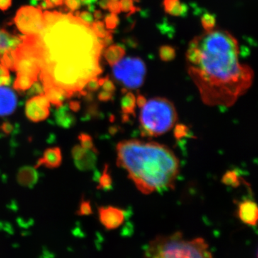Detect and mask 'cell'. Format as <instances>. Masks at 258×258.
<instances>
[{
	"label": "cell",
	"mask_w": 258,
	"mask_h": 258,
	"mask_svg": "<svg viewBox=\"0 0 258 258\" xmlns=\"http://www.w3.org/2000/svg\"><path fill=\"white\" fill-rule=\"evenodd\" d=\"M108 10L111 12V13L114 14H119L121 10H120L119 1H111L109 0L108 5Z\"/></svg>",
	"instance_id": "ab89813d"
},
{
	"label": "cell",
	"mask_w": 258,
	"mask_h": 258,
	"mask_svg": "<svg viewBox=\"0 0 258 258\" xmlns=\"http://www.w3.org/2000/svg\"><path fill=\"white\" fill-rule=\"evenodd\" d=\"M189 8L187 5L184 3H181V2L176 5L175 8H174L169 15L174 17H184L188 13Z\"/></svg>",
	"instance_id": "f546056e"
},
{
	"label": "cell",
	"mask_w": 258,
	"mask_h": 258,
	"mask_svg": "<svg viewBox=\"0 0 258 258\" xmlns=\"http://www.w3.org/2000/svg\"><path fill=\"white\" fill-rule=\"evenodd\" d=\"M14 126L9 121L3 122V124L0 125V130L5 134H10L13 132Z\"/></svg>",
	"instance_id": "b9f144b4"
},
{
	"label": "cell",
	"mask_w": 258,
	"mask_h": 258,
	"mask_svg": "<svg viewBox=\"0 0 258 258\" xmlns=\"http://www.w3.org/2000/svg\"><path fill=\"white\" fill-rule=\"evenodd\" d=\"M180 0H164L163 2V6H164V11L167 14H169L171 10L175 8L176 5L179 4Z\"/></svg>",
	"instance_id": "f35d334b"
},
{
	"label": "cell",
	"mask_w": 258,
	"mask_h": 258,
	"mask_svg": "<svg viewBox=\"0 0 258 258\" xmlns=\"http://www.w3.org/2000/svg\"><path fill=\"white\" fill-rule=\"evenodd\" d=\"M113 93H114L108 92V91H103H103L98 93V99L103 102L111 101V99H113Z\"/></svg>",
	"instance_id": "60d3db41"
},
{
	"label": "cell",
	"mask_w": 258,
	"mask_h": 258,
	"mask_svg": "<svg viewBox=\"0 0 258 258\" xmlns=\"http://www.w3.org/2000/svg\"><path fill=\"white\" fill-rule=\"evenodd\" d=\"M38 173L36 168L23 166L18 171L17 180L19 184L25 187L32 188L38 181Z\"/></svg>",
	"instance_id": "4fadbf2b"
},
{
	"label": "cell",
	"mask_w": 258,
	"mask_h": 258,
	"mask_svg": "<svg viewBox=\"0 0 258 258\" xmlns=\"http://www.w3.org/2000/svg\"><path fill=\"white\" fill-rule=\"evenodd\" d=\"M237 40L227 31H205L189 42L186 53L190 77L204 103L230 107L247 92L253 72L239 60Z\"/></svg>",
	"instance_id": "7a4b0ae2"
},
{
	"label": "cell",
	"mask_w": 258,
	"mask_h": 258,
	"mask_svg": "<svg viewBox=\"0 0 258 258\" xmlns=\"http://www.w3.org/2000/svg\"><path fill=\"white\" fill-rule=\"evenodd\" d=\"M101 87L103 91H108V92L114 93L115 91L114 83L109 79L108 76L104 78V81L101 85Z\"/></svg>",
	"instance_id": "74e56055"
},
{
	"label": "cell",
	"mask_w": 258,
	"mask_h": 258,
	"mask_svg": "<svg viewBox=\"0 0 258 258\" xmlns=\"http://www.w3.org/2000/svg\"><path fill=\"white\" fill-rule=\"evenodd\" d=\"M13 0H0V10L6 11L11 7Z\"/></svg>",
	"instance_id": "7bdbcfd3"
},
{
	"label": "cell",
	"mask_w": 258,
	"mask_h": 258,
	"mask_svg": "<svg viewBox=\"0 0 258 258\" xmlns=\"http://www.w3.org/2000/svg\"><path fill=\"white\" fill-rule=\"evenodd\" d=\"M111 1H119V0H111Z\"/></svg>",
	"instance_id": "f907efd6"
},
{
	"label": "cell",
	"mask_w": 258,
	"mask_h": 258,
	"mask_svg": "<svg viewBox=\"0 0 258 258\" xmlns=\"http://www.w3.org/2000/svg\"><path fill=\"white\" fill-rule=\"evenodd\" d=\"M12 79L7 68L0 64V86H9L11 85Z\"/></svg>",
	"instance_id": "f1b7e54d"
},
{
	"label": "cell",
	"mask_w": 258,
	"mask_h": 258,
	"mask_svg": "<svg viewBox=\"0 0 258 258\" xmlns=\"http://www.w3.org/2000/svg\"><path fill=\"white\" fill-rule=\"evenodd\" d=\"M98 152L87 150L79 160L75 161V165L81 171H89L93 169L97 162Z\"/></svg>",
	"instance_id": "2e32d148"
},
{
	"label": "cell",
	"mask_w": 258,
	"mask_h": 258,
	"mask_svg": "<svg viewBox=\"0 0 258 258\" xmlns=\"http://www.w3.org/2000/svg\"><path fill=\"white\" fill-rule=\"evenodd\" d=\"M112 68L115 79L125 89H138L144 84L147 67L139 57H123Z\"/></svg>",
	"instance_id": "8992f818"
},
{
	"label": "cell",
	"mask_w": 258,
	"mask_h": 258,
	"mask_svg": "<svg viewBox=\"0 0 258 258\" xmlns=\"http://www.w3.org/2000/svg\"><path fill=\"white\" fill-rule=\"evenodd\" d=\"M51 5H52V8L54 7L62 6L64 3V0H49Z\"/></svg>",
	"instance_id": "bcb514c9"
},
{
	"label": "cell",
	"mask_w": 258,
	"mask_h": 258,
	"mask_svg": "<svg viewBox=\"0 0 258 258\" xmlns=\"http://www.w3.org/2000/svg\"><path fill=\"white\" fill-rule=\"evenodd\" d=\"M104 22L107 30L113 31L119 25L120 20L117 14L111 13L105 16Z\"/></svg>",
	"instance_id": "4316f807"
},
{
	"label": "cell",
	"mask_w": 258,
	"mask_h": 258,
	"mask_svg": "<svg viewBox=\"0 0 258 258\" xmlns=\"http://www.w3.org/2000/svg\"><path fill=\"white\" fill-rule=\"evenodd\" d=\"M98 214L100 222L107 230H115L125 221V212L114 207L99 208Z\"/></svg>",
	"instance_id": "9c48e42d"
},
{
	"label": "cell",
	"mask_w": 258,
	"mask_h": 258,
	"mask_svg": "<svg viewBox=\"0 0 258 258\" xmlns=\"http://www.w3.org/2000/svg\"><path fill=\"white\" fill-rule=\"evenodd\" d=\"M28 94L31 96H35V95L42 94L43 92V86H42L41 83H39L38 81H35L32 84L31 88L28 90Z\"/></svg>",
	"instance_id": "e575fe53"
},
{
	"label": "cell",
	"mask_w": 258,
	"mask_h": 258,
	"mask_svg": "<svg viewBox=\"0 0 258 258\" xmlns=\"http://www.w3.org/2000/svg\"><path fill=\"white\" fill-rule=\"evenodd\" d=\"M93 18L96 19V20H101V18H103V13H102V12L100 11V10H97V11L94 12Z\"/></svg>",
	"instance_id": "681fc988"
},
{
	"label": "cell",
	"mask_w": 258,
	"mask_h": 258,
	"mask_svg": "<svg viewBox=\"0 0 258 258\" xmlns=\"http://www.w3.org/2000/svg\"><path fill=\"white\" fill-rule=\"evenodd\" d=\"M136 101H137V106L141 108L145 105V103H147V100L143 95L139 94L138 96H137V98H136Z\"/></svg>",
	"instance_id": "ee69618b"
},
{
	"label": "cell",
	"mask_w": 258,
	"mask_h": 258,
	"mask_svg": "<svg viewBox=\"0 0 258 258\" xmlns=\"http://www.w3.org/2000/svg\"><path fill=\"white\" fill-rule=\"evenodd\" d=\"M237 215L244 224L255 226L258 218L257 205L252 200H247L240 202L237 209Z\"/></svg>",
	"instance_id": "30bf717a"
},
{
	"label": "cell",
	"mask_w": 258,
	"mask_h": 258,
	"mask_svg": "<svg viewBox=\"0 0 258 258\" xmlns=\"http://www.w3.org/2000/svg\"><path fill=\"white\" fill-rule=\"evenodd\" d=\"M222 181L223 184L232 187H237L240 184V179L235 171H227L222 176Z\"/></svg>",
	"instance_id": "cb8c5ba5"
},
{
	"label": "cell",
	"mask_w": 258,
	"mask_h": 258,
	"mask_svg": "<svg viewBox=\"0 0 258 258\" xmlns=\"http://www.w3.org/2000/svg\"><path fill=\"white\" fill-rule=\"evenodd\" d=\"M18 106V98L13 90L0 86V116L12 114Z\"/></svg>",
	"instance_id": "8fae6325"
},
{
	"label": "cell",
	"mask_w": 258,
	"mask_h": 258,
	"mask_svg": "<svg viewBox=\"0 0 258 258\" xmlns=\"http://www.w3.org/2000/svg\"><path fill=\"white\" fill-rule=\"evenodd\" d=\"M70 109L73 111H78L81 108V105H80L79 102L77 101H71L69 105Z\"/></svg>",
	"instance_id": "f6af8a7d"
},
{
	"label": "cell",
	"mask_w": 258,
	"mask_h": 258,
	"mask_svg": "<svg viewBox=\"0 0 258 258\" xmlns=\"http://www.w3.org/2000/svg\"><path fill=\"white\" fill-rule=\"evenodd\" d=\"M189 132V128L183 124L176 125L174 129V137L176 139H181L186 137Z\"/></svg>",
	"instance_id": "d6a6232c"
},
{
	"label": "cell",
	"mask_w": 258,
	"mask_h": 258,
	"mask_svg": "<svg viewBox=\"0 0 258 258\" xmlns=\"http://www.w3.org/2000/svg\"><path fill=\"white\" fill-rule=\"evenodd\" d=\"M91 28L95 35L100 39H103L108 34L113 32L111 30H107L106 27H105L104 23H103L100 20L93 21V23L91 25Z\"/></svg>",
	"instance_id": "603a6c76"
},
{
	"label": "cell",
	"mask_w": 258,
	"mask_h": 258,
	"mask_svg": "<svg viewBox=\"0 0 258 258\" xmlns=\"http://www.w3.org/2000/svg\"><path fill=\"white\" fill-rule=\"evenodd\" d=\"M35 82V81L28 76L18 74L13 87L19 93L26 92Z\"/></svg>",
	"instance_id": "d6986e66"
},
{
	"label": "cell",
	"mask_w": 258,
	"mask_h": 258,
	"mask_svg": "<svg viewBox=\"0 0 258 258\" xmlns=\"http://www.w3.org/2000/svg\"><path fill=\"white\" fill-rule=\"evenodd\" d=\"M109 0H100L98 5L103 10H108V5Z\"/></svg>",
	"instance_id": "7dc6e473"
},
{
	"label": "cell",
	"mask_w": 258,
	"mask_h": 258,
	"mask_svg": "<svg viewBox=\"0 0 258 258\" xmlns=\"http://www.w3.org/2000/svg\"><path fill=\"white\" fill-rule=\"evenodd\" d=\"M35 1H37V0H35Z\"/></svg>",
	"instance_id": "f5cc1de1"
},
{
	"label": "cell",
	"mask_w": 258,
	"mask_h": 258,
	"mask_svg": "<svg viewBox=\"0 0 258 258\" xmlns=\"http://www.w3.org/2000/svg\"><path fill=\"white\" fill-rule=\"evenodd\" d=\"M141 108L139 122L144 137L152 138L167 133L177 120L175 106L166 98H152Z\"/></svg>",
	"instance_id": "5b68a950"
},
{
	"label": "cell",
	"mask_w": 258,
	"mask_h": 258,
	"mask_svg": "<svg viewBox=\"0 0 258 258\" xmlns=\"http://www.w3.org/2000/svg\"><path fill=\"white\" fill-rule=\"evenodd\" d=\"M86 151H87V149H85L84 148H83L81 146H75L72 149V157L74 161L79 160V159H81V158L84 155Z\"/></svg>",
	"instance_id": "836d02e7"
},
{
	"label": "cell",
	"mask_w": 258,
	"mask_h": 258,
	"mask_svg": "<svg viewBox=\"0 0 258 258\" xmlns=\"http://www.w3.org/2000/svg\"><path fill=\"white\" fill-rule=\"evenodd\" d=\"M112 178L110 174L109 168L108 165H106L102 173L101 176L98 179V189L103 190H109L112 186Z\"/></svg>",
	"instance_id": "44dd1931"
},
{
	"label": "cell",
	"mask_w": 258,
	"mask_h": 258,
	"mask_svg": "<svg viewBox=\"0 0 258 258\" xmlns=\"http://www.w3.org/2000/svg\"><path fill=\"white\" fill-rule=\"evenodd\" d=\"M80 142H81V146L85 149L87 150H96V148L94 147V144H93V139L91 136L88 135L87 134L82 133L80 134L79 137Z\"/></svg>",
	"instance_id": "83f0119b"
},
{
	"label": "cell",
	"mask_w": 258,
	"mask_h": 258,
	"mask_svg": "<svg viewBox=\"0 0 258 258\" xmlns=\"http://www.w3.org/2000/svg\"><path fill=\"white\" fill-rule=\"evenodd\" d=\"M201 23L205 31H210L215 28L216 25V18L215 15L206 13L202 16Z\"/></svg>",
	"instance_id": "d4e9b609"
},
{
	"label": "cell",
	"mask_w": 258,
	"mask_h": 258,
	"mask_svg": "<svg viewBox=\"0 0 258 258\" xmlns=\"http://www.w3.org/2000/svg\"><path fill=\"white\" fill-rule=\"evenodd\" d=\"M50 102L45 94L35 95L25 105V114L33 122L45 120L50 115Z\"/></svg>",
	"instance_id": "ba28073f"
},
{
	"label": "cell",
	"mask_w": 258,
	"mask_h": 258,
	"mask_svg": "<svg viewBox=\"0 0 258 258\" xmlns=\"http://www.w3.org/2000/svg\"><path fill=\"white\" fill-rule=\"evenodd\" d=\"M125 54L124 47L118 44H115V45H109V47L103 52V56L107 62L112 67L113 64L121 60L124 57Z\"/></svg>",
	"instance_id": "e0dca14e"
},
{
	"label": "cell",
	"mask_w": 258,
	"mask_h": 258,
	"mask_svg": "<svg viewBox=\"0 0 258 258\" xmlns=\"http://www.w3.org/2000/svg\"><path fill=\"white\" fill-rule=\"evenodd\" d=\"M14 23L20 32L25 35H39L45 25L41 8L22 7L17 12Z\"/></svg>",
	"instance_id": "52a82bcc"
},
{
	"label": "cell",
	"mask_w": 258,
	"mask_h": 258,
	"mask_svg": "<svg viewBox=\"0 0 258 258\" xmlns=\"http://www.w3.org/2000/svg\"><path fill=\"white\" fill-rule=\"evenodd\" d=\"M57 108L55 113V119L57 124L64 128L74 126L76 123V118L71 113L69 106L68 105H62Z\"/></svg>",
	"instance_id": "5bb4252c"
},
{
	"label": "cell",
	"mask_w": 258,
	"mask_h": 258,
	"mask_svg": "<svg viewBox=\"0 0 258 258\" xmlns=\"http://www.w3.org/2000/svg\"><path fill=\"white\" fill-rule=\"evenodd\" d=\"M144 256L155 258L212 257L208 244L201 237L185 240L183 234L159 235L144 248Z\"/></svg>",
	"instance_id": "277c9868"
},
{
	"label": "cell",
	"mask_w": 258,
	"mask_h": 258,
	"mask_svg": "<svg viewBox=\"0 0 258 258\" xmlns=\"http://www.w3.org/2000/svg\"><path fill=\"white\" fill-rule=\"evenodd\" d=\"M78 214L81 216H87L92 214V208H91V203L86 200H83L80 205L79 210Z\"/></svg>",
	"instance_id": "1f68e13d"
},
{
	"label": "cell",
	"mask_w": 258,
	"mask_h": 258,
	"mask_svg": "<svg viewBox=\"0 0 258 258\" xmlns=\"http://www.w3.org/2000/svg\"><path fill=\"white\" fill-rule=\"evenodd\" d=\"M137 106L136 97L133 93L126 91L124 93V96L120 100V108L122 113L125 118H128L129 115L135 116V109Z\"/></svg>",
	"instance_id": "ac0fdd59"
},
{
	"label": "cell",
	"mask_w": 258,
	"mask_h": 258,
	"mask_svg": "<svg viewBox=\"0 0 258 258\" xmlns=\"http://www.w3.org/2000/svg\"><path fill=\"white\" fill-rule=\"evenodd\" d=\"M43 90L49 101L56 107L62 106L64 100L69 98V95L64 90L53 85H47L43 86Z\"/></svg>",
	"instance_id": "9a60e30c"
},
{
	"label": "cell",
	"mask_w": 258,
	"mask_h": 258,
	"mask_svg": "<svg viewBox=\"0 0 258 258\" xmlns=\"http://www.w3.org/2000/svg\"><path fill=\"white\" fill-rule=\"evenodd\" d=\"M64 3L71 13L81 8V0H64Z\"/></svg>",
	"instance_id": "8d00e7d4"
},
{
	"label": "cell",
	"mask_w": 258,
	"mask_h": 258,
	"mask_svg": "<svg viewBox=\"0 0 258 258\" xmlns=\"http://www.w3.org/2000/svg\"><path fill=\"white\" fill-rule=\"evenodd\" d=\"M117 166L144 195L174 189L179 174V161L169 147L137 139L122 141L116 146Z\"/></svg>",
	"instance_id": "3957f363"
},
{
	"label": "cell",
	"mask_w": 258,
	"mask_h": 258,
	"mask_svg": "<svg viewBox=\"0 0 258 258\" xmlns=\"http://www.w3.org/2000/svg\"><path fill=\"white\" fill-rule=\"evenodd\" d=\"M0 32H1V28H0ZM0 35H1V32H0Z\"/></svg>",
	"instance_id": "816d5d0a"
},
{
	"label": "cell",
	"mask_w": 258,
	"mask_h": 258,
	"mask_svg": "<svg viewBox=\"0 0 258 258\" xmlns=\"http://www.w3.org/2000/svg\"><path fill=\"white\" fill-rule=\"evenodd\" d=\"M75 16L87 25H91L94 21L93 15L92 13H90V11L76 12Z\"/></svg>",
	"instance_id": "4dcf8cb0"
},
{
	"label": "cell",
	"mask_w": 258,
	"mask_h": 258,
	"mask_svg": "<svg viewBox=\"0 0 258 258\" xmlns=\"http://www.w3.org/2000/svg\"><path fill=\"white\" fill-rule=\"evenodd\" d=\"M137 0H119L120 10L123 13H128V15L134 14L138 11V8L135 6Z\"/></svg>",
	"instance_id": "484cf974"
},
{
	"label": "cell",
	"mask_w": 258,
	"mask_h": 258,
	"mask_svg": "<svg viewBox=\"0 0 258 258\" xmlns=\"http://www.w3.org/2000/svg\"><path fill=\"white\" fill-rule=\"evenodd\" d=\"M86 87L87 88V91L89 92H96L101 87L99 82H98V77L93 78L90 80L86 85Z\"/></svg>",
	"instance_id": "d590c367"
},
{
	"label": "cell",
	"mask_w": 258,
	"mask_h": 258,
	"mask_svg": "<svg viewBox=\"0 0 258 258\" xmlns=\"http://www.w3.org/2000/svg\"><path fill=\"white\" fill-rule=\"evenodd\" d=\"M0 64L11 71H15V48L7 49L0 54Z\"/></svg>",
	"instance_id": "ffe728a7"
},
{
	"label": "cell",
	"mask_w": 258,
	"mask_h": 258,
	"mask_svg": "<svg viewBox=\"0 0 258 258\" xmlns=\"http://www.w3.org/2000/svg\"><path fill=\"white\" fill-rule=\"evenodd\" d=\"M62 160V153L60 149L57 147L50 148L44 152L43 156L38 161L35 168L44 166L50 169H54L60 166Z\"/></svg>",
	"instance_id": "7c38bea8"
},
{
	"label": "cell",
	"mask_w": 258,
	"mask_h": 258,
	"mask_svg": "<svg viewBox=\"0 0 258 258\" xmlns=\"http://www.w3.org/2000/svg\"><path fill=\"white\" fill-rule=\"evenodd\" d=\"M43 14L45 25L38 35L42 56L38 78L42 86L53 85L71 98L102 74L100 60L105 47L91 25L72 13Z\"/></svg>",
	"instance_id": "6da1fadb"
},
{
	"label": "cell",
	"mask_w": 258,
	"mask_h": 258,
	"mask_svg": "<svg viewBox=\"0 0 258 258\" xmlns=\"http://www.w3.org/2000/svg\"><path fill=\"white\" fill-rule=\"evenodd\" d=\"M83 5H87V6H93L97 0H81Z\"/></svg>",
	"instance_id": "c3c4849f"
},
{
	"label": "cell",
	"mask_w": 258,
	"mask_h": 258,
	"mask_svg": "<svg viewBox=\"0 0 258 258\" xmlns=\"http://www.w3.org/2000/svg\"><path fill=\"white\" fill-rule=\"evenodd\" d=\"M159 57L164 62H169L176 57V50L170 45H163L159 47Z\"/></svg>",
	"instance_id": "7402d4cb"
}]
</instances>
